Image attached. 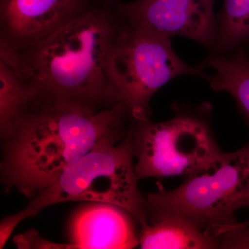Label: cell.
Masks as SVG:
<instances>
[{
  "label": "cell",
  "mask_w": 249,
  "mask_h": 249,
  "mask_svg": "<svg viewBox=\"0 0 249 249\" xmlns=\"http://www.w3.org/2000/svg\"><path fill=\"white\" fill-rule=\"evenodd\" d=\"M118 1L106 3L18 52L0 48L36 97L101 110L121 103L109 60L127 22Z\"/></svg>",
  "instance_id": "1"
},
{
  "label": "cell",
  "mask_w": 249,
  "mask_h": 249,
  "mask_svg": "<svg viewBox=\"0 0 249 249\" xmlns=\"http://www.w3.org/2000/svg\"><path fill=\"white\" fill-rule=\"evenodd\" d=\"M130 115L122 103L93 110L33 95L14 133L3 141L1 180L29 199L53 183L69 165L120 142Z\"/></svg>",
  "instance_id": "2"
},
{
  "label": "cell",
  "mask_w": 249,
  "mask_h": 249,
  "mask_svg": "<svg viewBox=\"0 0 249 249\" xmlns=\"http://www.w3.org/2000/svg\"><path fill=\"white\" fill-rule=\"evenodd\" d=\"M134 157L128 129L116 145L98 147L74 160L53 183L32 198L27 207L1 219L0 246L4 247L22 221L49 206L67 201L114 205L130 214L139 229L143 227L147 224L145 196L139 189Z\"/></svg>",
  "instance_id": "3"
},
{
  "label": "cell",
  "mask_w": 249,
  "mask_h": 249,
  "mask_svg": "<svg viewBox=\"0 0 249 249\" xmlns=\"http://www.w3.org/2000/svg\"><path fill=\"white\" fill-rule=\"evenodd\" d=\"M244 208H249V141L237 151L221 152L178 188L159 184L145 196L147 224L181 216L210 235L237 223L235 211Z\"/></svg>",
  "instance_id": "4"
},
{
  "label": "cell",
  "mask_w": 249,
  "mask_h": 249,
  "mask_svg": "<svg viewBox=\"0 0 249 249\" xmlns=\"http://www.w3.org/2000/svg\"><path fill=\"white\" fill-rule=\"evenodd\" d=\"M209 108L176 111L171 119L161 123L130 117L139 180L187 176L222 152L210 125Z\"/></svg>",
  "instance_id": "5"
},
{
  "label": "cell",
  "mask_w": 249,
  "mask_h": 249,
  "mask_svg": "<svg viewBox=\"0 0 249 249\" xmlns=\"http://www.w3.org/2000/svg\"><path fill=\"white\" fill-rule=\"evenodd\" d=\"M109 70L120 103L134 119H150V99L170 80L181 75L206 77L178 58L170 37L128 22L113 49Z\"/></svg>",
  "instance_id": "6"
},
{
  "label": "cell",
  "mask_w": 249,
  "mask_h": 249,
  "mask_svg": "<svg viewBox=\"0 0 249 249\" xmlns=\"http://www.w3.org/2000/svg\"><path fill=\"white\" fill-rule=\"evenodd\" d=\"M106 0H0V48L18 52Z\"/></svg>",
  "instance_id": "7"
},
{
  "label": "cell",
  "mask_w": 249,
  "mask_h": 249,
  "mask_svg": "<svg viewBox=\"0 0 249 249\" xmlns=\"http://www.w3.org/2000/svg\"><path fill=\"white\" fill-rule=\"evenodd\" d=\"M214 0H136L118 1L127 22L165 37L183 36L211 50L217 39Z\"/></svg>",
  "instance_id": "8"
},
{
  "label": "cell",
  "mask_w": 249,
  "mask_h": 249,
  "mask_svg": "<svg viewBox=\"0 0 249 249\" xmlns=\"http://www.w3.org/2000/svg\"><path fill=\"white\" fill-rule=\"evenodd\" d=\"M135 219L120 207L92 202L77 210L69 227L73 249H129L139 247Z\"/></svg>",
  "instance_id": "9"
},
{
  "label": "cell",
  "mask_w": 249,
  "mask_h": 249,
  "mask_svg": "<svg viewBox=\"0 0 249 249\" xmlns=\"http://www.w3.org/2000/svg\"><path fill=\"white\" fill-rule=\"evenodd\" d=\"M139 245L142 249H215L217 237L210 235L194 222L181 216H173L147 224L139 229Z\"/></svg>",
  "instance_id": "10"
},
{
  "label": "cell",
  "mask_w": 249,
  "mask_h": 249,
  "mask_svg": "<svg viewBox=\"0 0 249 249\" xmlns=\"http://www.w3.org/2000/svg\"><path fill=\"white\" fill-rule=\"evenodd\" d=\"M206 64L213 74L205 79L214 91L231 95L249 124V58L245 51L212 54Z\"/></svg>",
  "instance_id": "11"
},
{
  "label": "cell",
  "mask_w": 249,
  "mask_h": 249,
  "mask_svg": "<svg viewBox=\"0 0 249 249\" xmlns=\"http://www.w3.org/2000/svg\"><path fill=\"white\" fill-rule=\"evenodd\" d=\"M33 92L9 64L0 60V135L1 142L14 133L29 106Z\"/></svg>",
  "instance_id": "12"
},
{
  "label": "cell",
  "mask_w": 249,
  "mask_h": 249,
  "mask_svg": "<svg viewBox=\"0 0 249 249\" xmlns=\"http://www.w3.org/2000/svg\"><path fill=\"white\" fill-rule=\"evenodd\" d=\"M212 54L228 53L249 42V0H223Z\"/></svg>",
  "instance_id": "13"
},
{
  "label": "cell",
  "mask_w": 249,
  "mask_h": 249,
  "mask_svg": "<svg viewBox=\"0 0 249 249\" xmlns=\"http://www.w3.org/2000/svg\"><path fill=\"white\" fill-rule=\"evenodd\" d=\"M219 241V249H249V227L228 226L215 232Z\"/></svg>",
  "instance_id": "14"
},
{
  "label": "cell",
  "mask_w": 249,
  "mask_h": 249,
  "mask_svg": "<svg viewBox=\"0 0 249 249\" xmlns=\"http://www.w3.org/2000/svg\"><path fill=\"white\" fill-rule=\"evenodd\" d=\"M18 249H73L71 244H56L44 240L36 231L31 230L14 238Z\"/></svg>",
  "instance_id": "15"
},
{
  "label": "cell",
  "mask_w": 249,
  "mask_h": 249,
  "mask_svg": "<svg viewBox=\"0 0 249 249\" xmlns=\"http://www.w3.org/2000/svg\"><path fill=\"white\" fill-rule=\"evenodd\" d=\"M240 225L242 226V227H249V220L247 221V222L240 223Z\"/></svg>",
  "instance_id": "16"
},
{
  "label": "cell",
  "mask_w": 249,
  "mask_h": 249,
  "mask_svg": "<svg viewBox=\"0 0 249 249\" xmlns=\"http://www.w3.org/2000/svg\"><path fill=\"white\" fill-rule=\"evenodd\" d=\"M108 3L114 2V1H118V0H106Z\"/></svg>",
  "instance_id": "17"
}]
</instances>
